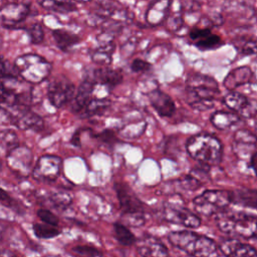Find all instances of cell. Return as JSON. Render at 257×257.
Here are the masks:
<instances>
[{
	"label": "cell",
	"instance_id": "cell-1",
	"mask_svg": "<svg viewBox=\"0 0 257 257\" xmlns=\"http://www.w3.org/2000/svg\"><path fill=\"white\" fill-rule=\"evenodd\" d=\"M187 102L196 110H209L215 106L220 93L217 81L208 75L192 73L187 78Z\"/></svg>",
	"mask_w": 257,
	"mask_h": 257
},
{
	"label": "cell",
	"instance_id": "cell-2",
	"mask_svg": "<svg viewBox=\"0 0 257 257\" xmlns=\"http://www.w3.org/2000/svg\"><path fill=\"white\" fill-rule=\"evenodd\" d=\"M186 149L194 160L208 167L220 164L223 156L221 141L210 134H198L191 137Z\"/></svg>",
	"mask_w": 257,
	"mask_h": 257
},
{
	"label": "cell",
	"instance_id": "cell-3",
	"mask_svg": "<svg viewBox=\"0 0 257 257\" xmlns=\"http://www.w3.org/2000/svg\"><path fill=\"white\" fill-rule=\"evenodd\" d=\"M168 240L175 248L193 256H209L217 250L213 239L189 230L171 232Z\"/></svg>",
	"mask_w": 257,
	"mask_h": 257
},
{
	"label": "cell",
	"instance_id": "cell-4",
	"mask_svg": "<svg viewBox=\"0 0 257 257\" xmlns=\"http://www.w3.org/2000/svg\"><path fill=\"white\" fill-rule=\"evenodd\" d=\"M216 218L218 228L230 235H236L243 238H252L256 236V216L244 212L226 211L219 212Z\"/></svg>",
	"mask_w": 257,
	"mask_h": 257
},
{
	"label": "cell",
	"instance_id": "cell-5",
	"mask_svg": "<svg viewBox=\"0 0 257 257\" xmlns=\"http://www.w3.org/2000/svg\"><path fill=\"white\" fill-rule=\"evenodd\" d=\"M18 77L29 83H40L45 80L51 71V63L35 53L19 55L13 63Z\"/></svg>",
	"mask_w": 257,
	"mask_h": 257
},
{
	"label": "cell",
	"instance_id": "cell-6",
	"mask_svg": "<svg viewBox=\"0 0 257 257\" xmlns=\"http://www.w3.org/2000/svg\"><path fill=\"white\" fill-rule=\"evenodd\" d=\"M114 190L116 192V197L119 202V207L123 218H127L128 224L134 220V226H141L145 223L144 213L145 205L139 199L137 194L133 189L123 182H118L114 184Z\"/></svg>",
	"mask_w": 257,
	"mask_h": 257
},
{
	"label": "cell",
	"instance_id": "cell-7",
	"mask_svg": "<svg viewBox=\"0 0 257 257\" xmlns=\"http://www.w3.org/2000/svg\"><path fill=\"white\" fill-rule=\"evenodd\" d=\"M195 211L204 216L216 215L231 204V192L224 190H208L193 199Z\"/></svg>",
	"mask_w": 257,
	"mask_h": 257
},
{
	"label": "cell",
	"instance_id": "cell-8",
	"mask_svg": "<svg viewBox=\"0 0 257 257\" xmlns=\"http://www.w3.org/2000/svg\"><path fill=\"white\" fill-rule=\"evenodd\" d=\"M5 108L8 110L10 115L11 124L17 128L22 131L33 130L35 132H39L43 128L44 122L42 117L32 111L29 105L16 103Z\"/></svg>",
	"mask_w": 257,
	"mask_h": 257
},
{
	"label": "cell",
	"instance_id": "cell-9",
	"mask_svg": "<svg viewBox=\"0 0 257 257\" xmlns=\"http://www.w3.org/2000/svg\"><path fill=\"white\" fill-rule=\"evenodd\" d=\"M33 155L30 149L17 145L5 154L7 167L18 177H27L32 171Z\"/></svg>",
	"mask_w": 257,
	"mask_h": 257
},
{
	"label": "cell",
	"instance_id": "cell-10",
	"mask_svg": "<svg viewBox=\"0 0 257 257\" xmlns=\"http://www.w3.org/2000/svg\"><path fill=\"white\" fill-rule=\"evenodd\" d=\"M29 13V4L20 1H9L0 6V22L7 29H17Z\"/></svg>",
	"mask_w": 257,
	"mask_h": 257
},
{
	"label": "cell",
	"instance_id": "cell-11",
	"mask_svg": "<svg viewBox=\"0 0 257 257\" xmlns=\"http://www.w3.org/2000/svg\"><path fill=\"white\" fill-rule=\"evenodd\" d=\"M62 168V159L54 155H43L41 156L34 168H32V177L41 182H54Z\"/></svg>",
	"mask_w": 257,
	"mask_h": 257
},
{
	"label": "cell",
	"instance_id": "cell-12",
	"mask_svg": "<svg viewBox=\"0 0 257 257\" xmlns=\"http://www.w3.org/2000/svg\"><path fill=\"white\" fill-rule=\"evenodd\" d=\"M75 92V87L71 81L65 77L55 78L47 86V98L49 102L59 108L69 102Z\"/></svg>",
	"mask_w": 257,
	"mask_h": 257
},
{
	"label": "cell",
	"instance_id": "cell-13",
	"mask_svg": "<svg viewBox=\"0 0 257 257\" xmlns=\"http://www.w3.org/2000/svg\"><path fill=\"white\" fill-rule=\"evenodd\" d=\"M164 218L170 223L185 226L187 228H198L201 219L191 210L174 204H166L164 207Z\"/></svg>",
	"mask_w": 257,
	"mask_h": 257
},
{
	"label": "cell",
	"instance_id": "cell-14",
	"mask_svg": "<svg viewBox=\"0 0 257 257\" xmlns=\"http://www.w3.org/2000/svg\"><path fill=\"white\" fill-rule=\"evenodd\" d=\"M189 37L193 44L202 51L216 49L223 44L221 37L214 34L209 27H194L189 32Z\"/></svg>",
	"mask_w": 257,
	"mask_h": 257
},
{
	"label": "cell",
	"instance_id": "cell-15",
	"mask_svg": "<svg viewBox=\"0 0 257 257\" xmlns=\"http://www.w3.org/2000/svg\"><path fill=\"white\" fill-rule=\"evenodd\" d=\"M223 101L227 107L232 109L240 116L248 118L255 115V105L251 103L250 99L247 96L238 91L231 90L225 95Z\"/></svg>",
	"mask_w": 257,
	"mask_h": 257
},
{
	"label": "cell",
	"instance_id": "cell-16",
	"mask_svg": "<svg viewBox=\"0 0 257 257\" xmlns=\"http://www.w3.org/2000/svg\"><path fill=\"white\" fill-rule=\"evenodd\" d=\"M172 3L173 0H154L151 2L145 13L146 21L152 26L162 24L169 17Z\"/></svg>",
	"mask_w": 257,
	"mask_h": 257
},
{
	"label": "cell",
	"instance_id": "cell-17",
	"mask_svg": "<svg viewBox=\"0 0 257 257\" xmlns=\"http://www.w3.org/2000/svg\"><path fill=\"white\" fill-rule=\"evenodd\" d=\"M148 98L151 105L161 116H171L176 110V105L174 100L170 95L164 91L156 88L148 92Z\"/></svg>",
	"mask_w": 257,
	"mask_h": 257
},
{
	"label": "cell",
	"instance_id": "cell-18",
	"mask_svg": "<svg viewBox=\"0 0 257 257\" xmlns=\"http://www.w3.org/2000/svg\"><path fill=\"white\" fill-rule=\"evenodd\" d=\"M234 152L239 157L245 158L256 153V138L247 130H239L234 135Z\"/></svg>",
	"mask_w": 257,
	"mask_h": 257
},
{
	"label": "cell",
	"instance_id": "cell-19",
	"mask_svg": "<svg viewBox=\"0 0 257 257\" xmlns=\"http://www.w3.org/2000/svg\"><path fill=\"white\" fill-rule=\"evenodd\" d=\"M220 251L226 256L249 257L256 256V250L253 246L242 243L236 239H224L219 244Z\"/></svg>",
	"mask_w": 257,
	"mask_h": 257
},
{
	"label": "cell",
	"instance_id": "cell-20",
	"mask_svg": "<svg viewBox=\"0 0 257 257\" xmlns=\"http://www.w3.org/2000/svg\"><path fill=\"white\" fill-rule=\"evenodd\" d=\"M138 253L142 256H168L169 251L166 245L154 236H144L138 242Z\"/></svg>",
	"mask_w": 257,
	"mask_h": 257
},
{
	"label": "cell",
	"instance_id": "cell-21",
	"mask_svg": "<svg viewBox=\"0 0 257 257\" xmlns=\"http://www.w3.org/2000/svg\"><path fill=\"white\" fill-rule=\"evenodd\" d=\"M89 75L95 83L102 84L106 86V88H108L109 90L118 85L122 81L121 70L110 67L96 68Z\"/></svg>",
	"mask_w": 257,
	"mask_h": 257
},
{
	"label": "cell",
	"instance_id": "cell-22",
	"mask_svg": "<svg viewBox=\"0 0 257 257\" xmlns=\"http://www.w3.org/2000/svg\"><path fill=\"white\" fill-rule=\"evenodd\" d=\"M94 85H95V82L93 81V79L90 77L89 74L86 77H84V79L81 81L76 91V94L74 96L73 104L71 107V109L75 113H80L84 108L85 104L87 103V101L91 98L94 90Z\"/></svg>",
	"mask_w": 257,
	"mask_h": 257
},
{
	"label": "cell",
	"instance_id": "cell-23",
	"mask_svg": "<svg viewBox=\"0 0 257 257\" xmlns=\"http://www.w3.org/2000/svg\"><path fill=\"white\" fill-rule=\"evenodd\" d=\"M253 77V72L249 66H240L231 70L224 79V86L229 90H234L236 87L249 83Z\"/></svg>",
	"mask_w": 257,
	"mask_h": 257
},
{
	"label": "cell",
	"instance_id": "cell-24",
	"mask_svg": "<svg viewBox=\"0 0 257 257\" xmlns=\"http://www.w3.org/2000/svg\"><path fill=\"white\" fill-rule=\"evenodd\" d=\"M38 4L48 12L68 14L77 10L74 0H37Z\"/></svg>",
	"mask_w": 257,
	"mask_h": 257
},
{
	"label": "cell",
	"instance_id": "cell-25",
	"mask_svg": "<svg viewBox=\"0 0 257 257\" xmlns=\"http://www.w3.org/2000/svg\"><path fill=\"white\" fill-rule=\"evenodd\" d=\"M52 37L56 46L64 52L70 50L74 45L79 43L80 37L65 29H54L52 30Z\"/></svg>",
	"mask_w": 257,
	"mask_h": 257
},
{
	"label": "cell",
	"instance_id": "cell-26",
	"mask_svg": "<svg viewBox=\"0 0 257 257\" xmlns=\"http://www.w3.org/2000/svg\"><path fill=\"white\" fill-rule=\"evenodd\" d=\"M211 123L219 130H228L241 120V116L236 112H229L224 110L216 111L212 114Z\"/></svg>",
	"mask_w": 257,
	"mask_h": 257
},
{
	"label": "cell",
	"instance_id": "cell-27",
	"mask_svg": "<svg viewBox=\"0 0 257 257\" xmlns=\"http://www.w3.org/2000/svg\"><path fill=\"white\" fill-rule=\"evenodd\" d=\"M256 201L257 194L255 190L243 188L231 192V203L233 204L256 209Z\"/></svg>",
	"mask_w": 257,
	"mask_h": 257
},
{
	"label": "cell",
	"instance_id": "cell-28",
	"mask_svg": "<svg viewBox=\"0 0 257 257\" xmlns=\"http://www.w3.org/2000/svg\"><path fill=\"white\" fill-rule=\"evenodd\" d=\"M110 105V100L107 98H91L87 101L82 111L79 113L83 117L98 115L103 113Z\"/></svg>",
	"mask_w": 257,
	"mask_h": 257
},
{
	"label": "cell",
	"instance_id": "cell-29",
	"mask_svg": "<svg viewBox=\"0 0 257 257\" xmlns=\"http://www.w3.org/2000/svg\"><path fill=\"white\" fill-rule=\"evenodd\" d=\"M113 235L117 242L122 246H132L137 242V238L132 231L124 224L119 222L113 224Z\"/></svg>",
	"mask_w": 257,
	"mask_h": 257
},
{
	"label": "cell",
	"instance_id": "cell-30",
	"mask_svg": "<svg viewBox=\"0 0 257 257\" xmlns=\"http://www.w3.org/2000/svg\"><path fill=\"white\" fill-rule=\"evenodd\" d=\"M34 235L39 239H52L61 234L58 226L49 225L46 223H34L32 225Z\"/></svg>",
	"mask_w": 257,
	"mask_h": 257
},
{
	"label": "cell",
	"instance_id": "cell-31",
	"mask_svg": "<svg viewBox=\"0 0 257 257\" xmlns=\"http://www.w3.org/2000/svg\"><path fill=\"white\" fill-rule=\"evenodd\" d=\"M19 145L17 135L11 130H3L0 132V149L5 152H9L12 148Z\"/></svg>",
	"mask_w": 257,
	"mask_h": 257
},
{
	"label": "cell",
	"instance_id": "cell-32",
	"mask_svg": "<svg viewBox=\"0 0 257 257\" xmlns=\"http://www.w3.org/2000/svg\"><path fill=\"white\" fill-rule=\"evenodd\" d=\"M25 29L30 43L32 44H40L43 42L44 40V30H43V26L40 23H32L31 25H29Z\"/></svg>",
	"mask_w": 257,
	"mask_h": 257
},
{
	"label": "cell",
	"instance_id": "cell-33",
	"mask_svg": "<svg viewBox=\"0 0 257 257\" xmlns=\"http://www.w3.org/2000/svg\"><path fill=\"white\" fill-rule=\"evenodd\" d=\"M13 77H18L13 64H10L8 60L0 57V80Z\"/></svg>",
	"mask_w": 257,
	"mask_h": 257
},
{
	"label": "cell",
	"instance_id": "cell-34",
	"mask_svg": "<svg viewBox=\"0 0 257 257\" xmlns=\"http://www.w3.org/2000/svg\"><path fill=\"white\" fill-rule=\"evenodd\" d=\"M71 251L80 256H102L103 253L98 249L90 245H77L71 248Z\"/></svg>",
	"mask_w": 257,
	"mask_h": 257
},
{
	"label": "cell",
	"instance_id": "cell-35",
	"mask_svg": "<svg viewBox=\"0 0 257 257\" xmlns=\"http://www.w3.org/2000/svg\"><path fill=\"white\" fill-rule=\"evenodd\" d=\"M49 202L52 204L53 207L59 208V209H64L71 203V198L67 194H62V193H57L51 195L49 198Z\"/></svg>",
	"mask_w": 257,
	"mask_h": 257
},
{
	"label": "cell",
	"instance_id": "cell-36",
	"mask_svg": "<svg viewBox=\"0 0 257 257\" xmlns=\"http://www.w3.org/2000/svg\"><path fill=\"white\" fill-rule=\"evenodd\" d=\"M37 217L46 224L53 225V226H58L59 224V219L56 215H54L50 210L47 209H38L37 212Z\"/></svg>",
	"mask_w": 257,
	"mask_h": 257
},
{
	"label": "cell",
	"instance_id": "cell-37",
	"mask_svg": "<svg viewBox=\"0 0 257 257\" xmlns=\"http://www.w3.org/2000/svg\"><path fill=\"white\" fill-rule=\"evenodd\" d=\"M94 138L96 140H98L99 142H101L105 145H108V146H113L115 143L118 142L116 135L111 130H104V131L96 134L94 136Z\"/></svg>",
	"mask_w": 257,
	"mask_h": 257
},
{
	"label": "cell",
	"instance_id": "cell-38",
	"mask_svg": "<svg viewBox=\"0 0 257 257\" xmlns=\"http://www.w3.org/2000/svg\"><path fill=\"white\" fill-rule=\"evenodd\" d=\"M242 55H252L256 53V41L254 38L245 40L243 44L236 46Z\"/></svg>",
	"mask_w": 257,
	"mask_h": 257
},
{
	"label": "cell",
	"instance_id": "cell-39",
	"mask_svg": "<svg viewBox=\"0 0 257 257\" xmlns=\"http://www.w3.org/2000/svg\"><path fill=\"white\" fill-rule=\"evenodd\" d=\"M152 68V64L144 59L136 58L131 64V69L134 72H146Z\"/></svg>",
	"mask_w": 257,
	"mask_h": 257
},
{
	"label": "cell",
	"instance_id": "cell-40",
	"mask_svg": "<svg viewBox=\"0 0 257 257\" xmlns=\"http://www.w3.org/2000/svg\"><path fill=\"white\" fill-rule=\"evenodd\" d=\"M14 200L13 198L8 194L7 191H5L4 189H2L0 187V204L6 206V207H14Z\"/></svg>",
	"mask_w": 257,
	"mask_h": 257
},
{
	"label": "cell",
	"instance_id": "cell-41",
	"mask_svg": "<svg viewBox=\"0 0 257 257\" xmlns=\"http://www.w3.org/2000/svg\"><path fill=\"white\" fill-rule=\"evenodd\" d=\"M83 131V128H80V130H77L71 137V140H70V143L75 146V147H80V134L81 132Z\"/></svg>",
	"mask_w": 257,
	"mask_h": 257
},
{
	"label": "cell",
	"instance_id": "cell-42",
	"mask_svg": "<svg viewBox=\"0 0 257 257\" xmlns=\"http://www.w3.org/2000/svg\"><path fill=\"white\" fill-rule=\"evenodd\" d=\"M2 167H3V164H2V161H1V159H0V172L2 171Z\"/></svg>",
	"mask_w": 257,
	"mask_h": 257
},
{
	"label": "cell",
	"instance_id": "cell-43",
	"mask_svg": "<svg viewBox=\"0 0 257 257\" xmlns=\"http://www.w3.org/2000/svg\"><path fill=\"white\" fill-rule=\"evenodd\" d=\"M74 1H82V2H86V1H89V0H74Z\"/></svg>",
	"mask_w": 257,
	"mask_h": 257
}]
</instances>
